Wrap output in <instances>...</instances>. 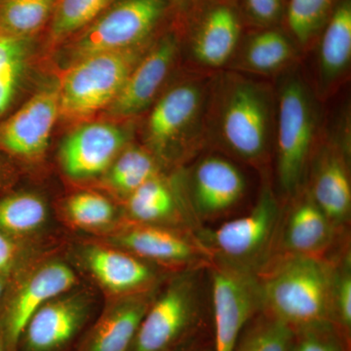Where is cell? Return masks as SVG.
<instances>
[{
  "label": "cell",
  "mask_w": 351,
  "mask_h": 351,
  "mask_svg": "<svg viewBox=\"0 0 351 351\" xmlns=\"http://www.w3.org/2000/svg\"><path fill=\"white\" fill-rule=\"evenodd\" d=\"M276 95L267 83L234 71L215 73L206 141L252 165L267 160L274 143Z\"/></svg>",
  "instance_id": "1"
},
{
  "label": "cell",
  "mask_w": 351,
  "mask_h": 351,
  "mask_svg": "<svg viewBox=\"0 0 351 351\" xmlns=\"http://www.w3.org/2000/svg\"><path fill=\"white\" fill-rule=\"evenodd\" d=\"M334 271L323 258L284 254L258 274L263 311L294 331L332 325Z\"/></svg>",
  "instance_id": "2"
},
{
  "label": "cell",
  "mask_w": 351,
  "mask_h": 351,
  "mask_svg": "<svg viewBox=\"0 0 351 351\" xmlns=\"http://www.w3.org/2000/svg\"><path fill=\"white\" fill-rule=\"evenodd\" d=\"M274 95L277 181L293 198L304 191L308 177L319 132L318 97L297 66L281 73Z\"/></svg>",
  "instance_id": "3"
},
{
  "label": "cell",
  "mask_w": 351,
  "mask_h": 351,
  "mask_svg": "<svg viewBox=\"0 0 351 351\" xmlns=\"http://www.w3.org/2000/svg\"><path fill=\"white\" fill-rule=\"evenodd\" d=\"M214 75L198 71L189 73L166 87L149 108L144 126L145 147L160 165L182 160L207 142Z\"/></svg>",
  "instance_id": "4"
},
{
  "label": "cell",
  "mask_w": 351,
  "mask_h": 351,
  "mask_svg": "<svg viewBox=\"0 0 351 351\" xmlns=\"http://www.w3.org/2000/svg\"><path fill=\"white\" fill-rule=\"evenodd\" d=\"M169 0H115L82 32L53 51L60 73L85 58L140 47L165 29Z\"/></svg>",
  "instance_id": "5"
},
{
  "label": "cell",
  "mask_w": 351,
  "mask_h": 351,
  "mask_svg": "<svg viewBox=\"0 0 351 351\" xmlns=\"http://www.w3.org/2000/svg\"><path fill=\"white\" fill-rule=\"evenodd\" d=\"M152 43L132 49L87 57L62 71L59 119L80 124L105 112L119 96Z\"/></svg>",
  "instance_id": "6"
},
{
  "label": "cell",
  "mask_w": 351,
  "mask_h": 351,
  "mask_svg": "<svg viewBox=\"0 0 351 351\" xmlns=\"http://www.w3.org/2000/svg\"><path fill=\"white\" fill-rule=\"evenodd\" d=\"M281 210L270 184H265L248 214L215 230L197 232L199 243L212 260L258 272L280 228Z\"/></svg>",
  "instance_id": "7"
},
{
  "label": "cell",
  "mask_w": 351,
  "mask_h": 351,
  "mask_svg": "<svg viewBox=\"0 0 351 351\" xmlns=\"http://www.w3.org/2000/svg\"><path fill=\"white\" fill-rule=\"evenodd\" d=\"M202 267L188 269L152 302L129 351H180L199 321Z\"/></svg>",
  "instance_id": "8"
},
{
  "label": "cell",
  "mask_w": 351,
  "mask_h": 351,
  "mask_svg": "<svg viewBox=\"0 0 351 351\" xmlns=\"http://www.w3.org/2000/svg\"><path fill=\"white\" fill-rule=\"evenodd\" d=\"M182 51L179 24L166 27L136 64L119 96L104 112L108 119L131 120L147 112L168 86Z\"/></svg>",
  "instance_id": "9"
},
{
  "label": "cell",
  "mask_w": 351,
  "mask_h": 351,
  "mask_svg": "<svg viewBox=\"0 0 351 351\" xmlns=\"http://www.w3.org/2000/svg\"><path fill=\"white\" fill-rule=\"evenodd\" d=\"M211 300L214 351H233L240 335L258 311H263L257 272L212 260Z\"/></svg>",
  "instance_id": "10"
},
{
  "label": "cell",
  "mask_w": 351,
  "mask_h": 351,
  "mask_svg": "<svg viewBox=\"0 0 351 351\" xmlns=\"http://www.w3.org/2000/svg\"><path fill=\"white\" fill-rule=\"evenodd\" d=\"M130 120H88L77 124L60 145L59 160L71 179L98 177L131 144Z\"/></svg>",
  "instance_id": "11"
},
{
  "label": "cell",
  "mask_w": 351,
  "mask_h": 351,
  "mask_svg": "<svg viewBox=\"0 0 351 351\" xmlns=\"http://www.w3.org/2000/svg\"><path fill=\"white\" fill-rule=\"evenodd\" d=\"M60 119L59 80L39 87L0 121V151L12 158L36 160L47 152Z\"/></svg>",
  "instance_id": "12"
},
{
  "label": "cell",
  "mask_w": 351,
  "mask_h": 351,
  "mask_svg": "<svg viewBox=\"0 0 351 351\" xmlns=\"http://www.w3.org/2000/svg\"><path fill=\"white\" fill-rule=\"evenodd\" d=\"M92 304L82 295H61L32 315L17 351H78L91 330Z\"/></svg>",
  "instance_id": "13"
},
{
  "label": "cell",
  "mask_w": 351,
  "mask_h": 351,
  "mask_svg": "<svg viewBox=\"0 0 351 351\" xmlns=\"http://www.w3.org/2000/svg\"><path fill=\"white\" fill-rule=\"evenodd\" d=\"M246 188L243 173L232 161L219 156H205L189 177V205L196 219L215 218L234 207Z\"/></svg>",
  "instance_id": "14"
},
{
  "label": "cell",
  "mask_w": 351,
  "mask_h": 351,
  "mask_svg": "<svg viewBox=\"0 0 351 351\" xmlns=\"http://www.w3.org/2000/svg\"><path fill=\"white\" fill-rule=\"evenodd\" d=\"M75 282L73 270L61 263L44 265L29 276L0 318V332L9 350L17 351L21 335L32 315Z\"/></svg>",
  "instance_id": "15"
},
{
  "label": "cell",
  "mask_w": 351,
  "mask_h": 351,
  "mask_svg": "<svg viewBox=\"0 0 351 351\" xmlns=\"http://www.w3.org/2000/svg\"><path fill=\"white\" fill-rule=\"evenodd\" d=\"M241 38V22L234 9L216 4L201 14L189 34V59L201 71L226 68L230 64Z\"/></svg>",
  "instance_id": "16"
},
{
  "label": "cell",
  "mask_w": 351,
  "mask_h": 351,
  "mask_svg": "<svg viewBox=\"0 0 351 351\" xmlns=\"http://www.w3.org/2000/svg\"><path fill=\"white\" fill-rule=\"evenodd\" d=\"M346 151L341 144L323 145L309 165L307 193L338 230L351 213V184Z\"/></svg>",
  "instance_id": "17"
},
{
  "label": "cell",
  "mask_w": 351,
  "mask_h": 351,
  "mask_svg": "<svg viewBox=\"0 0 351 351\" xmlns=\"http://www.w3.org/2000/svg\"><path fill=\"white\" fill-rule=\"evenodd\" d=\"M119 243L145 260L189 265L191 269L209 265L212 257L197 239H191L158 226H136L122 233Z\"/></svg>",
  "instance_id": "18"
},
{
  "label": "cell",
  "mask_w": 351,
  "mask_h": 351,
  "mask_svg": "<svg viewBox=\"0 0 351 351\" xmlns=\"http://www.w3.org/2000/svg\"><path fill=\"white\" fill-rule=\"evenodd\" d=\"M40 36L21 38L0 34V121L32 95V77L41 47Z\"/></svg>",
  "instance_id": "19"
},
{
  "label": "cell",
  "mask_w": 351,
  "mask_h": 351,
  "mask_svg": "<svg viewBox=\"0 0 351 351\" xmlns=\"http://www.w3.org/2000/svg\"><path fill=\"white\" fill-rule=\"evenodd\" d=\"M281 228V245L285 254L321 257L331 246L336 228L316 205L306 189L293 197Z\"/></svg>",
  "instance_id": "20"
},
{
  "label": "cell",
  "mask_w": 351,
  "mask_h": 351,
  "mask_svg": "<svg viewBox=\"0 0 351 351\" xmlns=\"http://www.w3.org/2000/svg\"><path fill=\"white\" fill-rule=\"evenodd\" d=\"M300 53L290 36L269 27L239 44L228 68L244 75H281L295 66Z\"/></svg>",
  "instance_id": "21"
},
{
  "label": "cell",
  "mask_w": 351,
  "mask_h": 351,
  "mask_svg": "<svg viewBox=\"0 0 351 351\" xmlns=\"http://www.w3.org/2000/svg\"><path fill=\"white\" fill-rule=\"evenodd\" d=\"M318 98L324 99L345 77L351 61V2L337 3L323 27L318 50Z\"/></svg>",
  "instance_id": "22"
},
{
  "label": "cell",
  "mask_w": 351,
  "mask_h": 351,
  "mask_svg": "<svg viewBox=\"0 0 351 351\" xmlns=\"http://www.w3.org/2000/svg\"><path fill=\"white\" fill-rule=\"evenodd\" d=\"M152 302L136 295L115 304L94 323L78 351H129Z\"/></svg>",
  "instance_id": "23"
},
{
  "label": "cell",
  "mask_w": 351,
  "mask_h": 351,
  "mask_svg": "<svg viewBox=\"0 0 351 351\" xmlns=\"http://www.w3.org/2000/svg\"><path fill=\"white\" fill-rule=\"evenodd\" d=\"M87 265L97 280L114 293L136 292L154 281V269L137 256L94 247L88 251Z\"/></svg>",
  "instance_id": "24"
},
{
  "label": "cell",
  "mask_w": 351,
  "mask_h": 351,
  "mask_svg": "<svg viewBox=\"0 0 351 351\" xmlns=\"http://www.w3.org/2000/svg\"><path fill=\"white\" fill-rule=\"evenodd\" d=\"M115 0H58L45 31L43 48L52 53L58 46L93 23Z\"/></svg>",
  "instance_id": "25"
},
{
  "label": "cell",
  "mask_w": 351,
  "mask_h": 351,
  "mask_svg": "<svg viewBox=\"0 0 351 351\" xmlns=\"http://www.w3.org/2000/svg\"><path fill=\"white\" fill-rule=\"evenodd\" d=\"M161 165L145 147L130 144L120 152L108 168V186L128 197L136 189L160 175Z\"/></svg>",
  "instance_id": "26"
},
{
  "label": "cell",
  "mask_w": 351,
  "mask_h": 351,
  "mask_svg": "<svg viewBox=\"0 0 351 351\" xmlns=\"http://www.w3.org/2000/svg\"><path fill=\"white\" fill-rule=\"evenodd\" d=\"M127 199L129 213L145 225L169 221L181 214L179 196L161 174L145 182Z\"/></svg>",
  "instance_id": "27"
},
{
  "label": "cell",
  "mask_w": 351,
  "mask_h": 351,
  "mask_svg": "<svg viewBox=\"0 0 351 351\" xmlns=\"http://www.w3.org/2000/svg\"><path fill=\"white\" fill-rule=\"evenodd\" d=\"M58 0H0V34L38 38L47 27Z\"/></svg>",
  "instance_id": "28"
},
{
  "label": "cell",
  "mask_w": 351,
  "mask_h": 351,
  "mask_svg": "<svg viewBox=\"0 0 351 351\" xmlns=\"http://www.w3.org/2000/svg\"><path fill=\"white\" fill-rule=\"evenodd\" d=\"M336 5L337 0H290L289 31L300 50H307L313 45Z\"/></svg>",
  "instance_id": "29"
},
{
  "label": "cell",
  "mask_w": 351,
  "mask_h": 351,
  "mask_svg": "<svg viewBox=\"0 0 351 351\" xmlns=\"http://www.w3.org/2000/svg\"><path fill=\"white\" fill-rule=\"evenodd\" d=\"M263 313L249 321L233 351H290L294 330L271 314Z\"/></svg>",
  "instance_id": "30"
},
{
  "label": "cell",
  "mask_w": 351,
  "mask_h": 351,
  "mask_svg": "<svg viewBox=\"0 0 351 351\" xmlns=\"http://www.w3.org/2000/svg\"><path fill=\"white\" fill-rule=\"evenodd\" d=\"M46 218L45 202L34 193H14L0 200V228L7 232H34L45 223Z\"/></svg>",
  "instance_id": "31"
},
{
  "label": "cell",
  "mask_w": 351,
  "mask_h": 351,
  "mask_svg": "<svg viewBox=\"0 0 351 351\" xmlns=\"http://www.w3.org/2000/svg\"><path fill=\"white\" fill-rule=\"evenodd\" d=\"M69 218L78 226L98 228L110 223L114 215L112 203L98 193H80L66 203Z\"/></svg>",
  "instance_id": "32"
},
{
  "label": "cell",
  "mask_w": 351,
  "mask_h": 351,
  "mask_svg": "<svg viewBox=\"0 0 351 351\" xmlns=\"http://www.w3.org/2000/svg\"><path fill=\"white\" fill-rule=\"evenodd\" d=\"M332 322H337L346 332L351 328V263L346 254L338 265H335L332 291Z\"/></svg>",
  "instance_id": "33"
},
{
  "label": "cell",
  "mask_w": 351,
  "mask_h": 351,
  "mask_svg": "<svg viewBox=\"0 0 351 351\" xmlns=\"http://www.w3.org/2000/svg\"><path fill=\"white\" fill-rule=\"evenodd\" d=\"M290 351H341L332 325L295 331Z\"/></svg>",
  "instance_id": "34"
},
{
  "label": "cell",
  "mask_w": 351,
  "mask_h": 351,
  "mask_svg": "<svg viewBox=\"0 0 351 351\" xmlns=\"http://www.w3.org/2000/svg\"><path fill=\"white\" fill-rule=\"evenodd\" d=\"M242 7L253 24L269 29L282 16L283 0H242Z\"/></svg>",
  "instance_id": "35"
},
{
  "label": "cell",
  "mask_w": 351,
  "mask_h": 351,
  "mask_svg": "<svg viewBox=\"0 0 351 351\" xmlns=\"http://www.w3.org/2000/svg\"><path fill=\"white\" fill-rule=\"evenodd\" d=\"M203 0H169L172 15L178 20L182 21L191 17L197 11Z\"/></svg>",
  "instance_id": "36"
},
{
  "label": "cell",
  "mask_w": 351,
  "mask_h": 351,
  "mask_svg": "<svg viewBox=\"0 0 351 351\" xmlns=\"http://www.w3.org/2000/svg\"><path fill=\"white\" fill-rule=\"evenodd\" d=\"M15 257V245L0 233V271L8 269L12 265Z\"/></svg>",
  "instance_id": "37"
},
{
  "label": "cell",
  "mask_w": 351,
  "mask_h": 351,
  "mask_svg": "<svg viewBox=\"0 0 351 351\" xmlns=\"http://www.w3.org/2000/svg\"><path fill=\"white\" fill-rule=\"evenodd\" d=\"M11 159L12 157L0 151V189L5 186L12 180L13 167Z\"/></svg>",
  "instance_id": "38"
},
{
  "label": "cell",
  "mask_w": 351,
  "mask_h": 351,
  "mask_svg": "<svg viewBox=\"0 0 351 351\" xmlns=\"http://www.w3.org/2000/svg\"><path fill=\"white\" fill-rule=\"evenodd\" d=\"M0 351H10L7 348L5 339H4L3 335L0 332Z\"/></svg>",
  "instance_id": "39"
},
{
  "label": "cell",
  "mask_w": 351,
  "mask_h": 351,
  "mask_svg": "<svg viewBox=\"0 0 351 351\" xmlns=\"http://www.w3.org/2000/svg\"><path fill=\"white\" fill-rule=\"evenodd\" d=\"M180 351H186L184 350V348H182ZM191 351H214L213 348H201V350H191Z\"/></svg>",
  "instance_id": "40"
},
{
  "label": "cell",
  "mask_w": 351,
  "mask_h": 351,
  "mask_svg": "<svg viewBox=\"0 0 351 351\" xmlns=\"http://www.w3.org/2000/svg\"><path fill=\"white\" fill-rule=\"evenodd\" d=\"M2 292H3V281L0 278V295H1Z\"/></svg>",
  "instance_id": "41"
}]
</instances>
